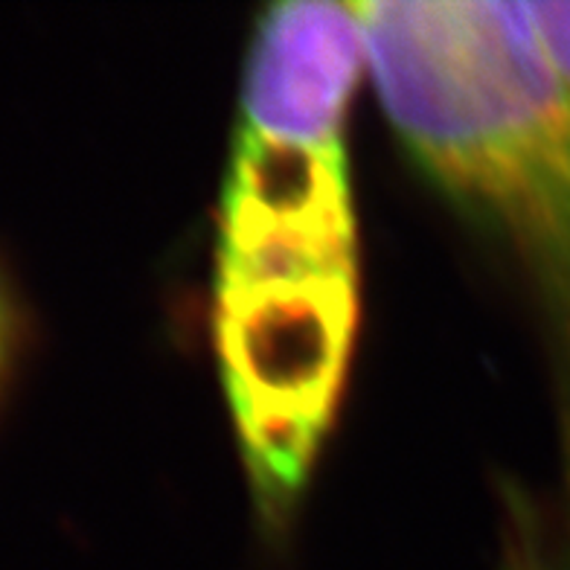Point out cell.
<instances>
[{"label":"cell","instance_id":"obj_5","mask_svg":"<svg viewBox=\"0 0 570 570\" xmlns=\"http://www.w3.org/2000/svg\"><path fill=\"white\" fill-rule=\"evenodd\" d=\"M512 570H521V568H512Z\"/></svg>","mask_w":570,"mask_h":570},{"label":"cell","instance_id":"obj_1","mask_svg":"<svg viewBox=\"0 0 570 570\" xmlns=\"http://www.w3.org/2000/svg\"><path fill=\"white\" fill-rule=\"evenodd\" d=\"M391 126L449 196L570 271V99L530 3L364 0Z\"/></svg>","mask_w":570,"mask_h":570},{"label":"cell","instance_id":"obj_3","mask_svg":"<svg viewBox=\"0 0 570 570\" xmlns=\"http://www.w3.org/2000/svg\"><path fill=\"white\" fill-rule=\"evenodd\" d=\"M23 350V312L18 303L16 285L0 265V402L16 379L18 361Z\"/></svg>","mask_w":570,"mask_h":570},{"label":"cell","instance_id":"obj_2","mask_svg":"<svg viewBox=\"0 0 570 570\" xmlns=\"http://www.w3.org/2000/svg\"><path fill=\"white\" fill-rule=\"evenodd\" d=\"M364 59L355 3H274L254 23L236 128L274 140H344L346 106Z\"/></svg>","mask_w":570,"mask_h":570},{"label":"cell","instance_id":"obj_4","mask_svg":"<svg viewBox=\"0 0 570 570\" xmlns=\"http://www.w3.org/2000/svg\"><path fill=\"white\" fill-rule=\"evenodd\" d=\"M530 7L570 99V3H530Z\"/></svg>","mask_w":570,"mask_h":570}]
</instances>
